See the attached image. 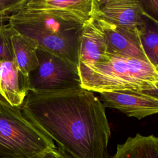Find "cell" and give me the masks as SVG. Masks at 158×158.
Returning a JSON list of instances; mask_svg holds the SVG:
<instances>
[{"mask_svg": "<svg viewBox=\"0 0 158 158\" xmlns=\"http://www.w3.org/2000/svg\"><path fill=\"white\" fill-rule=\"evenodd\" d=\"M22 107L38 126L75 158H110L111 135L105 107L93 92L28 91Z\"/></svg>", "mask_w": 158, "mask_h": 158, "instance_id": "6da1fadb", "label": "cell"}, {"mask_svg": "<svg viewBox=\"0 0 158 158\" xmlns=\"http://www.w3.org/2000/svg\"><path fill=\"white\" fill-rule=\"evenodd\" d=\"M7 22L11 28L32 40L38 46L78 67L85 25L54 10L24 7L12 14Z\"/></svg>", "mask_w": 158, "mask_h": 158, "instance_id": "7a4b0ae2", "label": "cell"}, {"mask_svg": "<svg viewBox=\"0 0 158 158\" xmlns=\"http://www.w3.org/2000/svg\"><path fill=\"white\" fill-rule=\"evenodd\" d=\"M81 87L91 92H141L156 88L158 70L149 62L110 55L107 62L78 68Z\"/></svg>", "mask_w": 158, "mask_h": 158, "instance_id": "3957f363", "label": "cell"}, {"mask_svg": "<svg viewBox=\"0 0 158 158\" xmlns=\"http://www.w3.org/2000/svg\"><path fill=\"white\" fill-rule=\"evenodd\" d=\"M56 148L22 106L0 101V158H38Z\"/></svg>", "mask_w": 158, "mask_h": 158, "instance_id": "277c9868", "label": "cell"}, {"mask_svg": "<svg viewBox=\"0 0 158 158\" xmlns=\"http://www.w3.org/2000/svg\"><path fill=\"white\" fill-rule=\"evenodd\" d=\"M38 67L28 76L29 91L53 94L83 88L77 65L38 46Z\"/></svg>", "mask_w": 158, "mask_h": 158, "instance_id": "5b68a950", "label": "cell"}, {"mask_svg": "<svg viewBox=\"0 0 158 158\" xmlns=\"http://www.w3.org/2000/svg\"><path fill=\"white\" fill-rule=\"evenodd\" d=\"M94 18L102 31L109 55L129 57L149 62L143 50L139 31L117 26L97 17Z\"/></svg>", "mask_w": 158, "mask_h": 158, "instance_id": "8992f818", "label": "cell"}, {"mask_svg": "<svg viewBox=\"0 0 158 158\" xmlns=\"http://www.w3.org/2000/svg\"><path fill=\"white\" fill-rule=\"evenodd\" d=\"M95 17L139 31L144 25L146 19L140 0H98Z\"/></svg>", "mask_w": 158, "mask_h": 158, "instance_id": "52a82bcc", "label": "cell"}, {"mask_svg": "<svg viewBox=\"0 0 158 158\" xmlns=\"http://www.w3.org/2000/svg\"><path fill=\"white\" fill-rule=\"evenodd\" d=\"M99 94L105 108L115 109L128 117L141 120L158 114V99L141 92L110 91Z\"/></svg>", "mask_w": 158, "mask_h": 158, "instance_id": "ba28073f", "label": "cell"}, {"mask_svg": "<svg viewBox=\"0 0 158 158\" xmlns=\"http://www.w3.org/2000/svg\"><path fill=\"white\" fill-rule=\"evenodd\" d=\"M98 0H27L24 7L35 10H51L85 25L95 17Z\"/></svg>", "mask_w": 158, "mask_h": 158, "instance_id": "9c48e42d", "label": "cell"}, {"mask_svg": "<svg viewBox=\"0 0 158 158\" xmlns=\"http://www.w3.org/2000/svg\"><path fill=\"white\" fill-rule=\"evenodd\" d=\"M110 57L107 52L102 31L94 17L83 27L78 68L107 62Z\"/></svg>", "mask_w": 158, "mask_h": 158, "instance_id": "30bf717a", "label": "cell"}, {"mask_svg": "<svg viewBox=\"0 0 158 158\" xmlns=\"http://www.w3.org/2000/svg\"><path fill=\"white\" fill-rule=\"evenodd\" d=\"M29 91L28 78L14 60L0 61V96L9 104L20 107Z\"/></svg>", "mask_w": 158, "mask_h": 158, "instance_id": "8fae6325", "label": "cell"}, {"mask_svg": "<svg viewBox=\"0 0 158 158\" xmlns=\"http://www.w3.org/2000/svg\"><path fill=\"white\" fill-rule=\"evenodd\" d=\"M110 158H158V136L139 133L130 136L117 144L115 152Z\"/></svg>", "mask_w": 158, "mask_h": 158, "instance_id": "7c38bea8", "label": "cell"}, {"mask_svg": "<svg viewBox=\"0 0 158 158\" xmlns=\"http://www.w3.org/2000/svg\"><path fill=\"white\" fill-rule=\"evenodd\" d=\"M9 27L14 61L21 73L28 77L38 66L36 54L38 45L32 40Z\"/></svg>", "mask_w": 158, "mask_h": 158, "instance_id": "4fadbf2b", "label": "cell"}, {"mask_svg": "<svg viewBox=\"0 0 158 158\" xmlns=\"http://www.w3.org/2000/svg\"><path fill=\"white\" fill-rule=\"evenodd\" d=\"M139 35L149 63L157 69L158 67V23L146 15L144 25L139 30Z\"/></svg>", "mask_w": 158, "mask_h": 158, "instance_id": "5bb4252c", "label": "cell"}, {"mask_svg": "<svg viewBox=\"0 0 158 158\" xmlns=\"http://www.w3.org/2000/svg\"><path fill=\"white\" fill-rule=\"evenodd\" d=\"M14 60L8 24L0 25V61Z\"/></svg>", "mask_w": 158, "mask_h": 158, "instance_id": "9a60e30c", "label": "cell"}, {"mask_svg": "<svg viewBox=\"0 0 158 158\" xmlns=\"http://www.w3.org/2000/svg\"><path fill=\"white\" fill-rule=\"evenodd\" d=\"M27 0H0V14L11 15L23 8Z\"/></svg>", "mask_w": 158, "mask_h": 158, "instance_id": "2e32d148", "label": "cell"}, {"mask_svg": "<svg viewBox=\"0 0 158 158\" xmlns=\"http://www.w3.org/2000/svg\"><path fill=\"white\" fill-rule=\"evenodd\" d=\"M144 14L158 23V0H140Z\"/></svg>", "mask_w": 158, "mask_h": 158, "instance_id": "e0dca14e", "label": "cell"}, {"mask_svg": "<svg viewBox=\"0 0 158 158\" xmlns=\"http://www.w3.org/2000/svg\"><path fill=\"white\" fill-rule=\"evenodd\" d=\"M38 158H75L63 149L57 147L54 150L48 152Z\"/></svg>", "mask_w": 158, "mask_h": 158, "instance_id": "ac0fdd59", "label": "cell"}, {"mask_svg": "<svg viewBox=\"0 0 158 158\" xmlns=\"http://www.w3.org/2000/svg\"><path fill=\"white\" fill-rule=\"evenodd\" d=\"M157 87L156 88L152 89H149V90H144L141 91V93L153 96L157 99H158V83H157Z\"/></svg>", "mask_w": 158, "mask_h": 158, "instance_id": "d6986e66", "label": "cell"}, {"mask_svg": "<svg viewBox=\"0 0 158 158\" xmlns=\"http://www.w3.org/2000/svg\"><path fill=\"white\" fill-rule=\"evenodd\" d=\"M10 15L7 14H0V25L2 23H4V22H7L8 19ZM0 101L6 102L1 96H0Z\"/></svg>", "mask_w": 158, "mask_h": 158, "instance_id": "ffe728a7", "label": "cell"}, {"mask_svg": "<svg viewBox=\"0 0 158 158\" xmlns=\"http://www.w3.org/2000/svg\"><path fill=\"white\" fill-rule=\"evenodd\" d=\"M157 70H158V67H157Z\"/></svg>", "mask_w": 158, "mask_h": 158, "instance_id": "44dd1931", "label": "cell"}]
</instances>
